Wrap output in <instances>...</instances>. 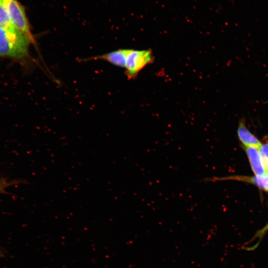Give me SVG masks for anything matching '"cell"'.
<instances>
[{
  "label": "cell",
  "mask_w": 268,
  "mask_h": 268,
  "mask_svg": "<svg viewBox=\"0 0 268 268\" xmlns=\"http://www.w3.org/2000/svg\"><path fill=\"white\" fill-rule=\"evenodd\" d=\"M3 1L13 25L35 45L36 41L23 7L17 0H3Z\"/></svg>",
  "instance_id": "obj_2"
},
{
  "label": "cell",
  "mask_w": 268,
  "mask_h": 268,
  "mask_svg": "<svg viewBox=\"0 0 268 268\" xmlns=\"http://www.w3.org/2000/svg\"><path fill=\"white\" fill-rule=\"evenodd\" d=\"M268 231V222L266 224V225L261 230H260L259 231H258L256 235L254 236L255 237L253 238V239H254L255 238H259L258 241V245H259V243L260 242V240L261 238L264 236L265 233Z\"/></svg>",
  "instance_id": "obj_9"
},
{
  "label": "cell",
  "mask_w": 268,
  "mask_h": 268,
  "mask_svg": "<svg viewBox=\"0 0 268 268\" xmlns=\"http://www.w3.org/2000/svg\"><path fill=\"white\" fill-rule=\"evenodd\" d=\"M248 157L252 169L257 176H263L266 173L258 148L244 146Z\"/></svg>",
  "instance_id": "obj_5"
},
{
  "label": "cell",
  "mask_w": 268,
  "mask_h": 268,
  "mask_svg": "<svg viewBox=\"0 0 268 268\" xmlns=\"http://www.w3.org/2000/svg\"><path fill=\"white\" fill-rule=\"evenodd\" d=\"M237 134L244 146L259 148L262 144L258 138L247 129L244 119H241L239 121Z\"/></svg>",
  "instance_id": "obj_6"
},
{
  "label": "cell",
  "mask_w": 268,
  "mask_h": 268,
  "mask_svg": "<svg viewBox=\"0 0 268 268\" xmlns=\"http://www.w3.org/2000/svg\"><path fill=\"white\" fill-rule=\"evenodd\" d=\"M224 180H236L251 183L257 186L261 189H263L266 191H268V172H267L264 176H231L223 178H216L213 179L209 178L207 180H206V181H212Z\"/></svg>",
  "instance_id": "obj_7"
},
{
  "label": "cell",
  "mask_w": 268,
  "mask_h": 268,
  "mask_svg": "<svg viewBox=\"0 0 268 268\" xmlns=\"http://www.w3.org/2000/svg\"><path fill=\"white\" fill-rule=\"evenodd\" d=\"M153 57L150 50L131 49L128 56L125 73L129 79L134 78L146 66L152 63Z\"/></svg>",
  "instance_id": "obj_3"
},
{
  "label": "cell",
  "mask_w": 268,
  "mask_h": 268,
  "mask_svg": "<svg viewBox=\"0 0 268 268\" xmlns=\"http://www.w3.org/2000/svg\"><path fill=\"white\" fill-rule=\"evenodd\" d=\"M261 154L264 166L266 172H268V143L262 144L258 148Z\"/></svg>",
  "instance_id": "obj_8"
},
{
  "label": "cell",
  "mask_w": 268,
  "mask_h": 268,
  "mask_svg": "<svg viewBox=\"0 0 268 268\" xmlns=\"http://www.w3.org/2000/svg\"><path fill=\"white\" fill-rule=\"evenodd\" d=\"M30 41L13 25L0 26V58L23 62L29 57Z\"/></svg>",
  "instance_id": "obj_1"
},
{
  "label": "cell",
  "mask_w": 268,
  "mask_h": 268,
  "mask_svg": "<svg viewBox=\"0 0 268 268\" xmlns=\"http://www.w3.org/2000/svg\"><path fill=\"white\" fill-rule=\"evenodd\" d=\"M130 50L131 49H118L102 55L88 58L83 60L82 61L100 60L109 63L114 66L125 68L128 56Z\"/></svg>",
  "instance_id": "obj_4"
},
{
  "label": "cell",
  "mask_w": 268,
  "mask_h": 268,
  "mask_svg": "<svg viewBox=\"0 0 268 268\" xmlns=\"http://www.w3.org/2000/svg\"><path fill=\"white\" fill-rule=\"evenodd\" d=\"M9 185L5 180H0V193Z\"/></svg>",
  "instance_id": "obj_10"
}]
</instances>
